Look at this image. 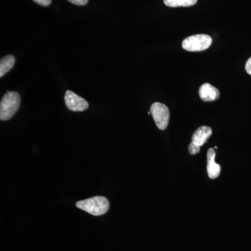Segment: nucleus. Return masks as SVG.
<instances>
[{
  "mask_svg": "<svg viewBox=\"0 0 251 251\" xmlns=\"http://www.w3.org/2000/svg\"><path fill=\"white\" fill-rule=\"evenodd\" d=\"M79 209L93 216H101L106 214L110 208V203L106 198L96 196L89 199L80 201L76 203Z\"/></svg>",
  "mask_w": 251,
  "mask_h": 251,
  "instance_id": "1",
  "label": "nucleus"
},
{
  "mask_svg": "<svg viewBox=\"0 0 251 251\" xmlns=\"http://www.w3.org/2000/svg\"><path fill=\"white\" fill-rule=\"evenodd\" d=\"M21 104V97L16 92H7L0 103V119L1 121H6L17 112Z\"/></svg>",
  "mask_w": 251,
  "mask_h": 251,
  "instance_id": "2",
  "label": "nucleus"
},
{
  "mask_svg": "<svg viewBox=\"0 0 251 251\" xmlns=\"http://www.w3.org/2000/svg\"><path fill=\"white\" fill-rule=\"evenodd\" d=\"M212 44V39L206 34H197L189 36L182 42V48L190 52H201L209 49Z\"/></svg>",
  "mask_w": 251,
  "mask_h": 251,
  "instance_id": "3",
  "label": "nucleus"
},
{
  "mask_svg": "<svg viewBox=\"0 0 251 251\" xmlns=\"http://www.w3.org/2000/svg\"><path fill=\"white\" fill-rule=\"evenodd\" d=\"M150 112L157 127L160 130L166 129L170 120V111L168 107L164 104L156 102L151 105Z\"/></svg>",
  "mask_w": 251,
  "mask_h": 251,
  "instance_id": "4",
  "label": "nucleus"
},
{
  "mask_svg": "<svg viewBox=\"0 0 251 251\" xmlns=\"http://www.w3.org/2000/svg\"><path fill=\"white\" fill-rule=\"evenodd\" d=\"M64 100L67 108L71 111L82 112L89 108L87 100L70 90L66 92Z\"/></svg>",
  "mask_w": 251,
  "mask_h": 251,
  "instance_id": "5",
  "label": "nucleus"
},
{
  "mask_svg": "<svg viewBox=\"0 0 251 251\" xmlns=\"http://www.w3.org/2000/svg\"><path fill=\"white\" fill-rule=\"evenodd\" d=\"M199 95L203 101H214L219 99L220 92L217 88L210 84L204 83L199 89Z\"/></svg>",
  "mask_w": 251,
  "mask_h": 251,
  "instance_id": "6",
  "label": "nucleus"
},
{
  "mask_svg": "<svg viewBox=\"0 0 251 251\" xmlns=\"http://www.w3.org/2000/svg\"><path fill=\"white\" fill-rule=\"evenodd\" d=\"M214 149H209L207 151V173L210 179H216L221 173V166L216 163Z\"/></svg>",
  "mask_w": 251,
  "mask_h": 251,
  "instance_id": "7",
  "label": "nucleus"
},
{
  "mask_svg": "<svg viewBox=\"0 0 251 251\" xmlns=\"http://www.w3.org/2000/svg\"><path fill=\"white\" fill-rule=\"evenodd\" d=\"M212 134V130L209 126H201L195 131L192 136V143L201 147L207 141Z\"/></svg>",
  "mask_w": 251,
  "mask_h": 251,
  "instance_id": "8",
  "label": "nucleus"
},
{
  "mask_svg": "<svg viewBox=\"0 0 251 251\" xmlns=\"http://www.w3.org/2000/svg\"><path fill=\"white\" fill-rule=\"evenodd\" d=\"M15 57L13 55H6L2 57L0 61V77L4 76L6 73L9 72L15 64Z\"/></svg>",
  "mask_w": 251,
  "mask_h": 251,
  "instance_id": "9",
  "label": "nucleus"
},
{
  "mask_svg": "<svg viewBox=\"0 0 251 251\" xmlns=\"http://www.w3.org/2000/svg\"><path fill=\"white\" fill-rule=\"evenodd\" d=\"M198 0H164V4L170 7L193 6L197 3Z\"/></svg>",
  "mask_w": 251,
  "mask_h": 251,
  "instance_id": "10",
  "label": "nucleus"
},
{
  "mask_svg": "<svg viewBox=\"0 0 251 251\" xmlns=\"http://www.w3.org/2000/svg\"><path fill=\"white\" fill-rule=\"evenodd\" d=\"M200 150H201V147L193 143L190 144L189 147H188V151L192 155L197 154L200 152Z\"/></svg>",
  "mask_w": 251,
  "mask_h": 251,
  "instance_id": "11",
  "label": "nucleus"
},
{
  "mask_svg": "<svg viewBox=\"0 0 251 251\" xmlns=\"http://www.w3.org/2000/svg\"><path fill=\"white\" fill-rule=\"evenodd\" d=\"M68 1L77 6H84L88 3V0H68Z\"/></svg>",
  "mask_w": 251,
  "mask_h": 251,
  "instance_id": "12",
  "label": "nucleus"
},
{
  "mask_svg": "<svg viewBox=\"0 0 251 251\" xmlns=\"http://www.w3.org/2000/svg\"><path fill=\"white\" fill-rule=\"evenodd\" d=\"M33 1H35L36 4L41 5V6H48L51 4L52 0H33Z\"/></svg>",
  "mask_w": 251,
  "mask_h": 251,
  "instance_id": "13",
  "label": "nucleus"
},
{
  "mask_svg": "<svg viewBox=\"0 0 251 251\" xmlns=\"http://www.w3.org/2000/svg\"><path fill=\"white\" fill-rule=\"evenodd\" d=\"M245 69L247 71V74L251 75V57L250 59H248L247 64H246Z\"/></svg>",
  "mask_w": 251,
  "mask_h": 251,
  "instance_id": "14",
  "label": "nucleus"
}]
</instances>
